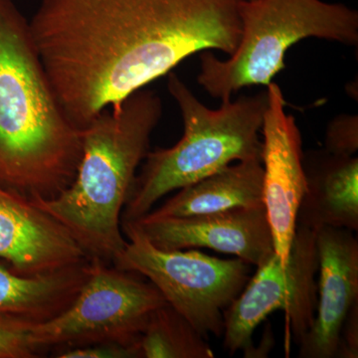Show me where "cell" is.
I'll use <instances>...</instances> for the list:
<instances>
[{
    "instance_id": "cell-1",
    "label": "cell",
    "mask_w": 358,
    "mask_h": 358,
    "mask_svg": "<svg viewBox=\"0 0 358 358\" xmlns=\"http://www.w3.org/2000/svg\"><path fill=\"white\" fill-rule=\"evenodd\" d=\"M239 2L39 0L29 27L59 102L83 129L197 52L232 55Z\"/></svg>"
},
{
    "instance_id": "cell-2",
    "label": "cell",
    "mask_w": 358,
    "mask_h": 358,
    "mask_svg": "<svg viewBox=\"0 0 358 358\" xmlns=\"http://www.w3.org/2000/svg\"><path fill=\"white\" fill-rule=\"evenodd\" d=\"M82 150V129L59 102L29 20L13 0H0V185L54 199L74 180Z\"/></svg>"
},
{
    "instance_id": "cell-3",
    "label": "cell",
    "mask_w": 358,
    "mask_h": 358,
    "mask_svg": "<svg viewBox=\"0 0 358 358\" xmlns=\"http://www.w3.org/2000/svg\"><path fill=\"white\" fill-rule=\"evenodd\" d=\"M162 115V99L145 88L103 110L82 129L83 150L72 183L54 199L32 200L90 258L113 264L124 249L122 211Z\"/></svg>"
},
{
    "instance_id": "cell-4",
    "label": "cell",
    "mask_w": 358,
    "mask_h": 358,
    "mask_svg": "<svg viewBox=\"0 0 358 358\" xmlns=\"http://www.w3.org/2000/svg\"><path fill=\"white\" fill-rule=\"evenodd\" d=\"M169 93L185 124L181 140L169 148L148 152L124 211L122 221H136L174 190L219 173L233 162L262 160L264 115L268 90L224 101L210 110L197 100L182 80L169 73Z\"/></svg>"
},
{
    "instance_id": "cell-5",
    "label": "cell",
    "mask_w": 358,
    "mask_h": 358,
    "mask_svg": "<svg viewBox=\"0 0 358 358\" xmlns=\"http://www.w3.org/2000/svg\"><path fill=\"white\" fill-rule=\"evenodd\" d=\"M241 38L226 61L201 55L199 83L213 98L231 100L240 89L265 86L284 69L287 51L308 37L358 43V13L322 0H240Z\"/></svg>"
},
{
    "instance_id": "cell-6",
    "label": "cell",
    "mask_w": 358,
    "mask_h": 358,
    "mask_svg": "<svg viewBox=\"0 0 358 358\" xmlns=\"http://www.w3.org/2000/svg\"><path fill=\"white\" fill-rule=\"evenodd\" d=\"M122 229L127 244L113 265L147 278L205 338H221L224 313L249 281V264L196 250L160 249L133 221H122Z\"/></svg>"
},
{
    "instance_id": "cell-7",
    "label": "cell",
    "mask_w": 358,
    "mask_h": 358,
    "mask_svg": "<svg viewBox=\"0 0 358 358\" xmlns=\"http://www.w3.org/2000/svg\"><path fill=\"white\" fill-rule=\"evenodd\" d=\"M166 301L150 281L134 273L90 258L89 275L62 313L33 329L40 352L101 343L138 346L150 315Z\"/></svg>"
},
{
    "instance_id": "cell-8",
    "label": "cell",
    "mask_w": 358,
    "mask_h": 358,
    "mask_svg": "<svg viewBox=\"0 0 358 358\" xmlns=\"http://www.w3.org/2000/svg\"><path fill=\"white\" fill-rule=\"evenodd\" d=\"M317 231L296 225L287 265L272 254L224 313V348L231 355L243 352L245 357H258L254 331L279 310L286 315L289 336L300 345L317 313Z\"/></svg>"
},
{
    "instance_id": "cell-9",
    "label": "cell",
    "mask_w": 358,
    "mask_h": 358,
    "mask_svg": "<svg viewBox=\"0 0 358 358\" xmlns=\"http://www.w3.org/2000/svg\"><path fill=\"white\" fill-rule=\"evenodd\" d=\"M268 103L262 134L263 202L274 241L275 253L288 263L296 227V214L307 189L301 131L293 115H287L281 88L267 86Z\"/></svg>"
},
{
    "instance_id": "cell-10",
    "label": "cell",
    "mask_w": 358,
    "mask_h": 358,
    "mask_svg": "<svg viewBox=\"0 0 358 358\" xmlns=\"http://www.w3.org/2000/svg\"><path fill=\"white\" fill-rule=\"evenodd\" d=\"M133 222L160 249L208 248L234 255L256 267L275 253L264 203L186 217L145 214Z\"/></svg>"
},
{
    "instance_id": "cell-11",
    "label": "cell",
    "mask_w": 358,
    "mask_h": 358,
    "mask_svg": "<svg viewBox=\"0 0 358 358\" xmlns=\"http://www.w3.org/2000/svg\"><path fill=\"white\" fill-rule=\"evenodd\" d=\"M90 257L55 218L0 185V260L26 275L56 272Z\"/></svg>"
},
{
    "instance_id": "cell-12",
    "label": "cell",
    "mask_w": 358,
    "mask_h": 358,
    "mask_svg": "<svg viewBox=\"0 0 358 358\" xmlns=\"http://www.w3.org/2000/svg\"><path fill=\"white\" fill-rule=\"evenodd\" d=\"M353 233L333 227L317 231V313L299 345L301 358H336L343 320L358 301V241Z\"/></svg>"
},
{
    "instance_id": "cell-13",
    "label": "cell",
    "mask_w": 358,
    "mask_h": 358,
    "mask_svg": "<svg viewBox=\"0 0 358 358\" xmlns=\"http://www.w3.org/2000/svg\"><path fill=\"white\" fill-rule=\"evenodd\" d=\"M307 189L301 199L296 225L358 230V159L313 152L303 159Z\"/></svg>"
},
{
    "instance_id": "cell-14",
    "label": "cell",
    "mask_w": 358,
    "mask_h": 358,
    "mask_svg": "<svg viewBox=\"0 0 358 358\" xmlns=\"http://www.w3.org/2000/svg\"><path fill=\"white\" fill-rule=\"evenodd\" d=\"M263 176L262 160L235 162L180 188L178 194L148 214L154 217H186L263 204Z\"/></svg>"
},
{
    "instance_id": "cell-15",
    "label": "cell",
    "mask_w": 358,
    "mask_h": 358,
    "mask_svg": "<svg viewBox=\"0 0 358 358\" xmlns=\"http://www.w3.org/2000/svg\"><path fill=\"white\" fill-rule=\"evenodd\" d=\"M86 262L56 272L26 275L0 260V313L36 322L56 317L70 306L89 275Z\"/></svg>"
},
{
    "instance_id": "cell-16",
    "label": "cell",
    "mask_w": 358,
    "mask_h": 358,
    "mask_svg": "<svg viewBox=\"0 0 358 358\" xmlns=\"http://www.w3.org/2000/svg\"><path fill=\"white\" fill-rule=\"evenodd\" d=\"M141 358H214L206 338L169 303L150 315L138 341Z\"/></svg>"
},
{
    "instance_id": "cell-17",
    "label": "cell",
    "mask_w": 358,
    "mask_h": 358,
    "mask_svg": "<svg viewBox=\"0 0 358 358\" xmlns=\"http://www.w3.org/2000/svg\"><path fill=\"white\" fill-rule=\"evenodd\" d=\"M36 324L20 315L0 313V358L38 357L41 352L32 339Z\"/></svg>"
},
{
    "instance_id": "cell-18",
    "label": "cell",
    "mask_w": 358,
    "mask_h": 358,
    "mask_svg": "<svg viewBox=\"0 0 358 358\" xmlns=\"http://www.w3.org/2000/svg\"><path fill=\"white\" fill-rule=\"evenodd\" d=\"M358 150L357 115H341L329 124L326 150L329 154L355 157Z\"/></svg>"
},
{
    "instance_id": "cell-19",
    "label": "cell",
    "mask_w": 358,
    "mask_h": 358,
    "mask_svg": "<svg viewBox=\"0 0 358 358\" xmlns=\"http://www.w3.org/2000/svg\"><path fill=\"white\" fill-rule=\"evenodd\" d=\"M57 358H141L138 346L117 343H101L71 348L58 352Z\"/></svg>"
},
{
    "instance_id": "cell-20",
    "label": "cell",
    "mask_w": 358,
    "mask_h": 358,
    "mask_svg": "<svg viewBox=\"0 0 358 358\" xmlns=\"http://www.w3.org/2000/svg\"><path fill=\"white\" fill-rule=\"evenodd\" d=\"M358 357V301L346 315L339 334L336 358Z\"/></svg>"
}]
</instances>
